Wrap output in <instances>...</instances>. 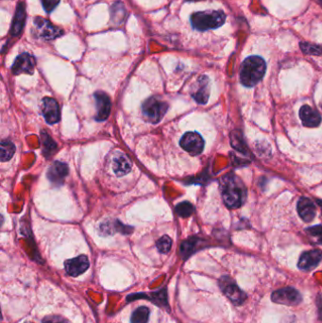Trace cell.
I'll use <instances>...</instances> for the list:
<instances>
[{"label":"cell","instance_id":"cell-30","mask_svg":"<svg viewBox=\"0 0 322 323\" xmlns=\"http://www.w3.org/2000/svg\"><path fill=\"white\" fill-rule=\"evenodd\" d=\"M60 1L61 0H41L43 9L47 13H51L59 5Z\"/></svg>","mask_w":322,"mask_h":323},{"label":"cell","instance_id":"cell-26","mask_svg":"<svg viewBox=\"0 0 322 323\" xmlns=\"http://www.w3.org/2000/svg\"><path fill=\"white\" fill-rule=\"evenodd\" d=\"M177 214L181 217H188L194 213V206L188 201H183L179 203L176 207Z\"/></svg>","mask_w":322,"mask_h":323},{"label":"cell","instance_id":"cell-31","mask_svg":"<svg viewBox=\"0 0 322 323\" xmlns=\"http://www.w3.org/2000/svg\"><path fill=\"white\" fill-rule=\"evenodd\" d=\"M317 308H318V316H319V319H322V296L321 295H318L317 297Z\"/></svg>","mask_w":322,"mask_h":323},{"label":"cell","instance_id":"cell-8","mask_svg":"<svg viewBox=\"0 0 322 323\" xmlns=\"http://www.w3.org/2000/svg\"><path fill=\"white\" fill-rule=\"evenodd\" d=\"M219 286L224 294L235 304L240 305L247 300L246 293L237 287L236 283L229 277H222L219 281Z\"/></svg>","mask_w":322,"mask_h":323},{"label":"cell","instance_id":"cell-28","mask_svg":"<svg viewBox=\"0 0 322 323\" xmlns=\"http://www.w3.org/2000/svg\"><path fill=\"white\" fill-rule=\"evenodd\" d=\"M42 141H43L44 153H47V154H49L50 152L53 151V149L56 148V144L54 143V141H52V139L47 133H43Z\"/></svg>","mask_w":322,"mask_h":323},{"label":"cell","instance_id":"cell-32","mask_svg":"<svg viewBox=\"0 0 322 323\" xmlns=\"http://www.w3.org/2000/svg\"><path fill=\"white\" fill-rule=\"evenodd\" d=\"M317 203H318V205L320 206V208L322 209V201H319V200H318V201H317Z\"/></svg>","mask_w":322,"mask_h":323},{"label":"cell","instance_id":"cell-18","mask_svg":"<svg viewBox=\"0 0 322 323\" xmlns=\"http://www.w3.org/2000/svg\"><path fill=\"white\" fill-rule=\"evenodd\" d=\"M25 22H26V6L24 2H21L16 7L15 17L11 28V34L14 37L20 35L22 30L25 27Z\"/></svg>","mask_w":322,"mask_h":323},{"label":"cell","instance_id":"cell-12","mask_svg":"<svg viewBox=\"0 0 322 323\" xmlns=\"http://www.w3.org/2000/svg\"><path fill=\"white\" fill-rule=\"evenodd\" d=\"M42 113L45 121L53 125L60 120V108L57 101L51 98H44L42 101Z\"/></svg>","mask_w":322,"mask_h":323},{"label":"cell","instance_id":"cell-15","mask_svg":"<svg viewBox=\"0 0 322 323\" xmlns=\"http://www.w3.org/2000/svg\"><path fill=\"white\" fill-rule=\"evenodd\" d=\"M322 260V251L319 250H312L305 251L301 254L298 266L302 270H310L319 264Z\"/></svg>","mask_w":322,"mask_h":323},{"label":"cell","instance_id":"cell-10","mask_svg":"<svg viewBox=\"0 0 322 323\" xmlns=\"http://www.w3.org/2000/svg\"><path fill=\"white\" fill-rule=\"evenodd\" d=\"M94 97L96 100V108H97L96 119L98 121H104L107 119L108 116L111 113V106H112L111 100L107 94L102 91L96 92Z\"/></svg>","mask_w":322,"mask_h":323},{"label":"cell","instance_id":"cell-3","mask_svg":"<svg viewBox=\"0 0 322 323\" xmlns=\"http://www.w3.org/2000/svg\"><path fill=\"white\" fill-rule=\"evenodd\" d=\"M194 29L200 31H206L221 27L226 21V15L222 11H203L198 12L190 17Z\"/></svg>","mask_w":322,"mask_h":323},{"label":"cell","instance_id":"cell-33","mask_svg":"<svg viewBox=\"0 0 322 323\" xmlns=\"http://www.w3.org/2000/svg\"><path fill=\"white\" fill-rule=\"evenodd\" d=\"M320 105H321V108H322V103H321V104H320Z\"/></svg>","mask_w":322,"mask_h":323},{"label":"cell","instance_id":"cell-22","mask_svg":"<svg viewBox=\"0 0 322 323\" xmlns=\"http://www.w3.org/2000/svg\"><path fill=\"white\" fill-rule=\"evenodd\" d=\"M150 319V309L140 306L136 309L130 316V323H148Z\"/></svg>","mask_w":322,"mask_h":323},{"label":"cell","instance_id":"cell-2","mask_svg":"<svg viewBox=\"0 0 322 323\" xmlns=\"http://www.w3.org/2000/svg\"><path fill=\"white\" fill-rule=\"evenodd\" d=\"M266 64L263 58L251 56L247 58L241 65L240 81L246 87L258 84L265 76Z\"/></svg>","mask_w":322,"mask_h":323},{"label":"cell","instance_id":"cell-13","mask_svg":"<svg viewBox=\"0 0 322 323\" xmlns=\"http://www.w3.org/2000/svg\"><path fill=\"white\" fill-rule=\"evenodd\" d=\"M68 174V166L65 163L56 161L48 170L47 176L54 186H62Z\"/></svg>","mask_w":322,"mask_h":323},{"label":"cell","instance_id":"cell-17","mask_svg":"<svg viewBox=\"0 0 322 323\" xmlns=\"http://www.w3.org/2000/svg\"><path fill=\"white\" fill-rule=\"evenodd\" d=\"M300 117L302 124L308 128L317 127L321 122V116L319 113L308 105H303L300 109Z\"/></svg>","mask_w":322,"mask_h":323},{"label":"cell","instance_id":"cell-6","mask_svg":"<svg viewBox=\"0 0 322 323\" xmlns=\"http://www.w3.org/2000/svg\"><path fill=\"white\" fill-rule=\"evenodd\" d=\"M180 147L191 155H199L204 150V140L200 133L189 131L181 137Z\"/></svg>","mask_w":322,"mask_h":323},{"label":"cell","instance_id":"cell-24","mask_svg":"<svg viewBox=\"0 0 322 323\" xmlns=\"http://www.w3.org/2000/svg\"><path fill=\"white\" fill-rule=\"evenodd\" d=\"M306 234L316 244H322V225H316L306 229Z\"/></svg>","mask_w":322,"mask_h":323},{"label":"cell","instance_id":"cell-9","mask_svg":"<svg viewBox=\"0 0 322 323\" xmlns=\"http://www.w3.org/2000/svg\"><path fill=\"white\" fill-rule=\"evenodd\" d=\"M35 58L29 53H22L15 59V63L12 66V71L14 75L20 74H32L35 66Z\"/></svg>","mask_w":322,"mask_h":323},{"label":"cell","instance_id":"cell-20","mask_svg":"<svg viewBox=\"0 0 322 323\" xmlns=\"http://www.w3.org/2000/svg\"><path fill=\"white\" fill-rule=\"evenodd\" d=\"M132 230V228H129V226H125L124 224L116 220L115 222H106L102 224L101 226V232L103 233V235H113L116 232L122 233V234H129Z\"/></svg>","mask_w":322,"mask_h":323},{"label":"cell","instance_id":"cell-21","mask_svg":"<svg viewBox=\"0 0 322 323\" xmlns=\"http://www.w3.org/2000/svg\"><path fill=\"white\" fill-rule=\"evenodd\" d=\"M127 11L123 3L117 1L111 8V20L115 25H121L127 18Z\"/></svg>","mask_w":322,"mask_h":323},{"label":"cell","instance_id":"cell-23","mask_svg":"<svg viewBox=\"0 0 322 323\" xmlns=\"http://www.w3.org/2000/svg\"><path fill=\"white\" fill-rule=\"evenodd\" d=\"M15 152V146L10 141L3 140L0 147V160L1 162H7L14 156Z\"/></svg>","mask_w":322,"mask_h":323},{"label":"cell","instance_id":"cell-4","mask_svg":"<svg viewBox=\"0 0 322 323\" xmlns=\"http://www.w3.org/2000/svg\"><path fill=\"white\" fill-rule=\"evenodd\" d=\"M168 109V104L160 98L152 97L145 101L142 106L144 117L147 121L157 124L165 116Z\"/></svg>","mask_w":322,"mask_h":323},{"label":"cell","instance_id":"cell-5","mask_svg":"<svg viewBox=\"0 0 322 323\" xmlns=\"http://www.w3.org/2000/svg\"><path fill=\"white\" fill-rule=\"evenodd\" d=\"M33 24V34L36 36V38L50 41L64 34L63 29L58 28L49 20H45L42 17H36Z\"/></svg>","mask_w":322,"mask_h":323},{"label":"cell","instance_id":"cell-25","mask_svg":"<svg viewBox=\"0 0 322 323\" xmlns=\"http://www.w3.org/2000/svg\"><path fill=\"white\" fill-rule=\"evenodd\" d=\"M301 50L304 54H307V55H321L322 54V47L318 45V44H313V43H304L302 42L301 43Z\"/></svg>","mask_w":322,"mask_h":323},{"label":"cell","instance_id":"cell-16","mask_svg":"<svg viewBox=\"0 0 322 323\" xmlns=\"http://www.w3.org/2000/svg\"><path fill=\"white\" fill-rule=\"evenodd\" d=\"M297 210H298V214L300 215V217L304 222L309 223L314 220L316 210H315L314 202L310 199L305 198V197L301 198L298 201Z\"/></svg>","mask_w":322,"mask_h":323},{"label":"cell","instance_id":"cell-14","mask_svg":"<svg viewBox=\"0 0 322 323\" xmlns=\"http://www.w3.org/2000/svg\"><path fill=\"white\" fill-rule=\"evenodd\" d=\"M194 100L200 104H206L210 97V81L206 76H201L196 83L195 90L192 92Z\"/></svg>","mask_w":322,"mask_h":323},{"label":"cell","instance_id":"cell-29","mask_svg":"<svg viewBox=\"0 0 322 323\" xmlns=\"http://www.w3.org/2000/svg\"><path fill=\"white\" fill-rule=\"evenodd\" d=\"M43 323H71L64 316L51 315L43 317Z\"/></svg>","mask_w":322,"mask_h":323},{"label":"cell","instance_id":"cell-11","mask_svg":"<svg viewBox=\"0 0 322 323\" xmlns=\"http://www.w3.org/2000/svg\"><path fill=\"white\" fill-rule=\"evenodd\" d=\"M90 263L86 255H79L76 258L65 261V271L72 277H78L89 268Z\"/></svg>","mask_w":322,"mask_h":323},{"label":"cell","instance_id":"cell-27","mask_svg":"<svg viewBox=\"0 0 322 323\" xmlns=\"http://www.w3.org/2000/svg\"><path fill=\"white\" fill-rule=\"evenodd\" d=\"M156 246H157L158 251L161 253H167L171 250L172 239L167 236H164L158 240Z\"/></svg>","mask_w":322,"mask_h":323},{"label":"cell","instance_id":"cell-19","mask_svg":"<svg viewBox=\"0 0 322 323\" xmlns=\"http://www.w3.org/2000/svg\"><path fill=\"white\" fill-rule=\"evenodd\" d=\"M113 170L118 177H123L131 170V162L125 153H118L114 157Z\"/></svg>","mask_w":322,"mask_h":323},{"label":"cell","instance_id":"cell-1","mask_svg":"<svg viewBox=\"0 0 322 323\" xmlns=\"http://www.w3.org/2000/svg\"><path fill=\"white\" fill-rule=\"evenodd\" d=\"M222 198L229 208H239L247 198V189L237 175L229 173L221 181Z\"/></svg>","mask_w":322,"mask_h":323},{"label":"cell","instance_id":"cell-7","mask_svg":"<svg viewBox=\"0 0 322 323\" xmlns=\"http://www.w3.org/2000/svg\"><path fill=\"white\" fill-rule=\"evenodd\" d=\"M271 300L275 303L294 306L301 302V295L293 287H286L274 291L271 295Z\"/></svg>","mask_w":322,"mask_h":323}]
</instances>
